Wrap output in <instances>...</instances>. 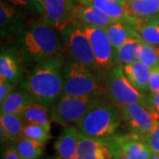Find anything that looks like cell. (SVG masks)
<instances>
[{
	"label": "cell",
	"mask_w": 159,
	"mask_h": 159,
	"mask_svg": "<svg viewBox=\"0 0 159 159\" xmlns=\"http://www.w3.org/2000/svg\"><path fill=\"white\" fill-rule=\"evenodd\" d=\"M16 49L27 64L37 63L57 56L65 51L61 32L41 20H32L17 34Z\"/></svg>",
	"instance_id": "1"
},
{
	"label": "cell",
	"mask_w": 159,
	"mask_h": 159,
	"mask_svg": "<svg viewBox=\"0 0 159 159\" xmlns=\"http://www.w3.org/2000/svg\"><path fill=\"white\" fill-rule=\"evenodd\" d=\"M65 53L35 64L20 87L25 89L35 101L51 107L62 97L65 71Z\"/></svg>",
	"instance_id": "2"
},
{
	"label": "cell",
	"mask_w": 159,
	"mask_h": 159,
	"mask_svg": "<svg viewBox=\"0 0 159 159\" xmlns=\"http://www.w3.org/2000/svg\"><path fill=\"white\" fill-rule=\"evenodd\" d=\"M106 75L107 72L102 69L91 68L68 60L62 96H106Z\"/></svg>",
	"instance_id": "3"
},
{
	"label": "cell",
	"mask_w": 159,
	"mask_h": 159,
	"mask_svg": "<svg viewBox=\"0 0 159 159\" xmlns=\"http://www.w3.org/2000/svg\"><path fill=\"white\" fill-rule=\"evenodd\" d=\"M122 123L119 106L105 100L86 114L76 124V127L85 136L106 140L118 133Z\"/></svg>",
	"instance_id": "4"
},
{
	"label": "cell",
	"mask_w": 159,
	"mask_h": 159,
	"mask_svg": "<svg viewBox=\"0 0 159 159\" xmlns=\"http://www.w3.org/2000/svg\"><path fill=\"white\" fill-rule=\"evenodd\" d=\"M106 96H62L50 107L52 122L63 126L77 124L90 110L105 101Z\"/></svg>",
	"instance_id": "5"
},
{
	"label": "cell",
	"mask_w": 159,
	"mask_h": 159,
	"mask_svg": "<svg viewBox=\"0 0 159 159\" xmlns=\"http://www.w3.org/2000/svg\"><path fill=\"white\" fill-rule=\"evenodd\" d=\"M147 94L139 91L132 85L124 74L123 66L117 65L107 72L106 97L109 101L117 105L139 102L149 108Z\"/></svg>",
	"instance_id": "6"
},
{
	"label": "cell",
	"mask_w": 159,
	"mask_h": 159,
	"mask_svg": "<svg viewBox=\"0 0 159 159\" xmlns=\"http://www.w3.org/2000/svg\"><path fill=\"white\" fill-rule=\"evenodd\" d=\"M69 60L91 68H99L90 42L80 26L72 23L61 32Z\"/></svg>",
	"instance_id": "7"
},
{
	"label": "cell",
	"mask_w": 159,
	"mask_h": 159,
	"mask_svg": "<svg viewBox=\"0 0 159 159\" xmlns=\"http://www.w3.org/2000/svg\"><path fill=\"white\" fill-rule=\"evenodd\" d=\"M123 123L129 132L143 135L148 134L159 122V115L139 102L118 105Z\"/></svg>",
	"instance_id": "8"
},
{
	"label": "cell",
	"mask_w": 159,
	"mask_h": 159,
	"mask_svg": "<svg viewBox=\"0 0 159 159\" xmlns=\"http://www.w3.org/2000/svg\"><path fill=\"white\" fill-rule=\"evenodd\" d=\"M113 156L123 155L130 159H154L155 154L142 141L140 134L128 132L116 133L105 140Z\"/></svg>",
	"instance_id": "9"
},
{
	"label": "cell",
	"mask_w": 159,
	"mask_h": 159,
	"mask_svg": "<svg viewBox=\"0 0 159 159\" xmlns=\"http://www.w3.org/2000/svg\"><path fill=\"white\" fill-rule=\"evenodd\" d=\"M43 12L40 20L54 29L62 32L74 22L75 8L79 4L74 0H43Z\"/></svg>",
	"instance_id": "10"
},
{
	"label": "cell",
	"mask_w": 159,
	"mask_h": 159,
	"mask_svg": "<svg viewBox=\"0 0 159 159\" xmlns=\"http://www.w3.org/2000/svg\"><path fill=\"white\" fill-rule=\"evenodd\" d=\"M80 26V25H78ZM87 34L100 69L108 72L116 66L114 49L105 29L93 26H80Z\"/></svg>",
	"instance_id": "11"
},
{
	"label": "cell",
	"mask_w": 159,
	"mask_h": 159,
	"mask_svg": "<svg viewBox=\"0 0 159 159\" xmlns=\"http://www.w3.org/2000/svg\"><path fill=\"white\" fill-rule=\"evenodd\" d=\"M24 12L11 4L0 2V30L1 37L6 38L13 34H19L24 28Z\"/></svg>",
	"instance_id": "12"
},
{
	"label": "cell",
	"mask_w": 159,
	"mask_h": 159,
	"mask_svg": "<svg viewBox=\"0 0 159 159\" xmlns=\"http://www.w3.org/2000/svg\"><path fill=\"white\" fill-rule=\"evenodd\" d=\"M118 21L108 16L97 7L79 3L75 8L74 24L80 26H93L101 29H106L109 25Z\"/></svg>",
	"instance_id": "13"
},
{
	"label": "cell",
	"mask_w": 159,
	"mask_h": 159,
	"mask_svg": "<svg viewBox=\"0 0 159 159\" xmlns=\"http://www.w3.org/2000/svg\"><path fill=\"white\" fill-rule=\"evenodd\" d=\"M80 131L74 125L65 126L54 143L56 157L58 159H75L79 152Z\"/></svg>",
	"instance_id": "14"
},
{
	"label": "cell",
	"mask_w": 159,
	"mask_h": 159,
	"mask_svg": "<svg viewBox=\"0 0 159 159\" xmlns=\"http://www.w3.org/2000/svg\"><path fill=\"white\" fill-rule=\"evenodd\" d=\"M78 156L95 159H112L113 153L105 140L87 137L80 134Z\"/></svg>",
	"instance_id": "15"
},
{
	"label": "cell",
	"mask_w": 159,
	"mask_h": 159,
	"mask_svg": "<svg viewBox=\"0 0 159 159\" xmlns=\"http://www.w3.org/2000/svg\"><path fill=\"white\" fill-rule=\"evenodd\" d=\"M0 80L17 86L22 80V69L16 55L11 51H2L0 55Z\"/></svg>",
	"instance_id": "16"
},
{
	"label": "cell",
	"mask_w": 159,
	"mask_h": 159,
	"mask_svg": "<svg viewBox=\"0 0 159 159\" xmlns=\"http://www.w3.org/2000/svg\"><path fill=\"white\" fill-rule=\"evenodd\" d=\"M34 101L29 92L20 87L18 89H14L0 103V112L20 116L24 110Z\"/></svg>",
	"instance_id": "17"
},
{
	"label": "cell",
	"mask_w": 159,
	"mask_h": 159,
	"mask_svg": "<svg viewBox=\"0 0 159 159\" xmlns=\"http://www.w3.org/2000/svg\"><path fill=\"white\" fill-rule=\"evenodd\" d=\"M81 4H87L97 7L100 11L116 20L134 25L139 19L134 17L124 6L111 0H83Z\"/></svg>",
	"instance_id": "18"
},
{
	"label": "cell",
	"mask_w": 159,
	"mask_h": 159,
	"mask_svg": "<svg viewBox=\"0 0 159 159\" xmlns=\"http://www.w3.org/2000/svg\"><path fill=\"white\" fill-rule=\"evenodd\" d=\"M20 117L25 125L34 124L42 125L46 130L51 132L52 121L51 119L50 107L42 102L34 101L29 104L24 110Z\"/></svg>",
	"instance_id": "19"
},
{
	"label": "cell",
	"mask_w": 159,
	"mask_h": 159,
	"mask_svg": "<svg viewBox=\"0 0 159 159\" xmlns=\"http://www.w3.org/2000/svg\"><path fill=\"white\" fill-rule=\"evenodd\" d=\"M123 71L126 78L135 89L144 94L148 93L150 69L141 61H136L123 66Z\"/></svg>",
	"instance_id": "20"
},
{
	"label": "cell",
	"mask_w": 159,
	"mask_h": 159,
	"mask_svg": "<svg viewBox=\"0 0 159 159\" xmlns=\"http://www.w3.org/2000/svg\"><path fill=\"white\" fill-rule=\"evenodd\" d=\"M142 41L135 34L129 37L121 47L114 52L115 64L125 66L130 63L139 61Z\"/></svg>",
	"instance_id": "21"
},
{
	"label": "cell",
	"mask_w": 159,
	"mask_h": 159,
	"mask_svg": "<svg viewBox=\"0 0 159 159\" xmlns=\"http://www.w3.org/2000/svg\"><path fill=\"white\" fill-rule=\"evenodd\" d=\"M132 27L142 42L159 47V25L151 18L139 19Z\"/></svg>",
	"instance_id": "22"
},
{
	"label": "cell",
	"mask_w": 159,
	"mask_h": 159,
	"mask_svg": "<svg viewBox=\"0 0 159 159\" xmlns=\"http://www.w3.org/2000/svg\"><path fill=\"white\" fill-rule=\"evenodd\" d=\"M104 29L112 44L114 52L115 51H117L119 47L123 45L129 37L136 34L133 29L132 25L123 22V21H119V20L109 25L108 27Z\"/></svg>",
	"instance_id": "23"
},
{
	"label": "cell",
	"mask_w": 159,
	"mask_h": 159,
	"mask_svg": "<svg viewBox=\"0 0 159 159\" xmlns=\"http://www.w3.org/2000/svg\"><path fill=\"white\" fill-rule=\"evenodd\" d=\"M125 9L137 19H148L159 12V0H127Z\"/></svg>",
	"instance_id": "24"
},
{
	"label": "cell",
	"mask_w": 159,
	"mask_h": 159,
	"mask_svg": "<svg viewBox=\"0 0 159 159\" xmlns=\"http://www.w3.org/2000/svg\"><path fill=\"white\" fill-rule=\"evenodd\" d=\"M24 122L20 116L11 113L0 114V127L6 132L8 141L16 142L22 137Z\"/></svg>",
	"instance_id": "25"
},
{
	"label": "cell",
	"mask_w": 159,
	"mask_h": 159,
	"mask_svg": "<svg viewBox=\"0 0 159 159\" xmlns=\"http://www.w3.org/2000/svg\"><path fill=\"white\" fill-rule=\"evenodd\" d=\"M14 145L21 159L41 158L45 148V143L25 137L19 139Z\"/></svg>",
	"instance_id": "26"
},
{
	"label": "cell",
	"mask_w": 159,
	"mask_h": 159,
	"mask_svg": "<svg viewBox=\"0 0 159 159\" xmlns=\"http://www.w3.org/2000/svg\"><path fill=\"white\" fill-rule=\"evenodd\" d=\"M22 137L46 143L49 140L51 139V134L50 131L46 130L42 125L27 124L24 125Z\"/></svg>",
	"instance_id": "27"
},
{
	"label": "cell",
	"mask_w": 159,
	"mask_h": 159,
	"mask_svg": "<svg viewBox=\"0 0 159 159\" xmlns=\"http://www.w3.org/2000/svg\"><path fill=\"white\" fill-rule=\"evenodd\" d=\"M139 61H141L143 65H145L150 70L158 66L159 55L156 50V47L142 42Z\"/></svg>",
	"instance_id": "28"
},
{
	"label": "cell",
	"mask_w": 159,
	"mask_h": 159,
	"mask_svg": "<svg viewBox=\"0 0 159 159\" xmlns=\"http://www.w3.org/2000/svg\"><path fill=\"white\" fill-rule=\"evenodd\" d=\"M9 4L19 8L20 10L31 14L42 16L43 12V0H7Z\"/></svg>",
	"instance_id": "29"
},
{
	"label": "cell",
	"mask_w": 159,
	"mask_h": 159,
	"mask_svg": "<svg viewBox=\"0 0 159 159\" xmlns=\"http://www.w3.org/2000/svg\"><path fill=\"white\" fill-rule=\"evenodd\" d=\"M141 137L154 154L159 155V122L148 134L141 135Z\"/></svg>",
	"instance_id": "30"
},
{
	"label": "cell",
	"mask_w": 159,
	"mask_h": 159,
	"mask_svg": "<svg viewBox=\"0 0 159 159\" xmlns=\"http://www.w3.org/2000/svg\"><path fill=\"white\" fill-rule=\"evenodd\" d=\"M157 92H159V66L150 70L148 82V93Z\"/></svg>",
	"instance_id": "31"
},
{
	"label": "cell",
	"mask_w": 159,
	"mask_h": 159,
	"mask_svg": "<svg viewBox=\"0 0 159 159\" xmlns=\"http://www.w3.org/2000/svg\"><path fill=\"white\" fill-rule=\"evenodd\" d=\"M16 85L6 80H0V103L14 90Z\"/></svg>",
	"instance_id": "32"
},
{
	"label": "cell",
	"mask_w": 159,
	"mask_h": 159,
	"mask_svg": "<svg viewBox=\"0 0 159 159\" xmlns=\"http://www.w3.org/2000/svg\"><path fill=\"white\" fill-rule=\"evenodd\" d=\"M2 159H21L18 153L14 144H9L6 146L2 153Z\"/></svg>",
	"instance_id": "33"
},
{
	"label": "cell",
	"mask_w": 159,
	"mask_h": 159,
	"mask_svg": "<svg viewBox=\"0 0 159 159\" xmlns=\"http://www.w3.org/2000/svg\"><path fill=\"white\" fill-rule=\"evenodd\" d=\"M148 107L159 115V92L148 93Z\"/></svg>",
	"instance_id": "34"
},
{
	"label": "cell",
	"mask_w": 159,
	"mask_h": 159,
	"mask_svg": "<svg viewBox=\"0 0 159 159\" xmlns=\"http://www.w3.org/2000/svg\"><path fill=\"white\" fill-rule=\"evenodd\" d=\"M111 1L115 2V3L119 4V5H120V6H124L125 8V6H126V4H127V0H111Z\"/></svg>",
	"instance_id": "35"
},
{
	"label": "cell",
	"mask_w": 159,
	"mask_h": 159,
	"mask_svg": "<svg viewBox=\"0 0 159 159\" xmlns=\"http://www.w3.org/2000/svg\"><path fill=\"white\" fill-rule=\"evenodd\" d=\"M112 159H130L129 157L123 156V155H118V156H114Z\"/></svg>",
	"instance_id": "36"
},
{
	"label": "cell",
	"mask_w": 159,
	"mask_h": 159,
	"mask_svg": "<svg viewBox=\"0 0 159 159\" xmlns=\"http://www.w3.org/2000/svg\"><path fill=\"white\" fill-rule=\"evenodd\" d=\"M151 19H152L153 20H155V21L159 25V12L157 14V15H155V16H153V17H151Z\"/></svg>",
	"instance_id": "37"
},
{
	"label": "cell",
	"mask_w": 159,
	"mask_h": 159,
	"mask_svg": "<svg viewBox=\"0 0 159 159\" xmlns=\"http://www.w3.org/2000/svg\"><path fill=\"white\" fill-rule=\"evenodd\" d=\"M57 159H58L57 157ZM75 159H95V158H92V157H81V156H78Z\"/></svg>",
	"instance_id": "38"
},
{
	"label": "cell",
	"mask_w": 159,
	"mask_h": 159,
	"mask_svg": "<svg viewBox=\"0 0 159 159\" xmlns=\"http://www.w3.org/2000/svg\"><path fill=\"white\" fill-rule=\"evenodd\" d=\"M39 159H57V157H43V158Z\"/></svg>",
	"instance_id": "39"
},
{
	"label": "cell",
	"mask_w": 159,
	"mask_h": 159,
	"mask_svg": "<svg viewBox=\"0 0 159 159\" xmlns=\"http://www.w3.org/2000/svg\"><path fill=\"white\" fill-rule=\"evenodd\" d=\"M154 159H159V155H157V154H155Z\"/></svg>",
	"instance_id": "40"
},
{
	"label": "cell",
	"mask_w": 159,
	"mask_h": 159,
	"mask_svg": "<svg viewBox=\"0 0 159 159\" xmlns=\"http://www.w3.org/2000/svg\"><path fill=\"white\" fill-rule=\"evenodd\" d=\"M156 50H157V53H158L159 55V47H156Z\"/></svg>",
	"instance_id": "41"
},
{
	"label": "cell",
	"mask_w": 159,
	"mask_h": 159,
	"mask_svg": "<svg viewBox=\"0 0 159 159\" xmlns=\"http://www.w3.org/2000/svg\"><path fill=\"white\" fill-rule=\"evenodd\" d=\"M79 2L80 3H82V2H83V0H79Z\"/></svg>",
	"instance_id": "42"
}]
</instances>
